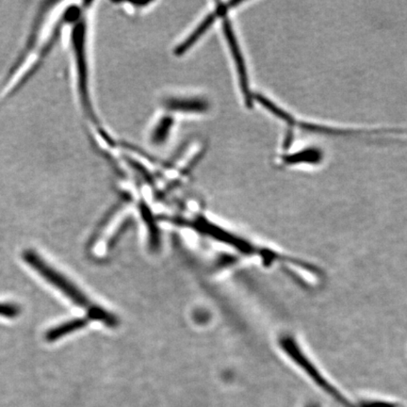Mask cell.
I'll return each mask as SVG.
<instances>
[{
  "label": "cell",
  "mask_w": 407,
  "mask_h": 407,
  "mask_svg": "<svg viewBox=\"0 0 407 407\" xmlns=\"http://www.w3.org/2000/svg\"><path fill=\"white\" fill-rule=\"evenodd\" d=\"M23 256L30 267L36 271L42 278H45V280L62 291L73 303L82 306V308H90V304L86 296L69 279L55 270L47 261L42 260L41 256L38 255L34 251L27 250Z\"/></svg>",
  "instance_id": "cell-2"
},
{
  "label": "cell",
  "mask_w": 407,
  "mask_h": 407,
  "mask_svg": "<svg viewBox=\"0 0 407 407\" xmlns=\"http://www.w3.org/2000/svg\"><path fill=\"white\" fill-rule=\"evenodd\" d=\"M168 109L175 110V112H203L207 109L208 105L203 100L195 99V98H181V99L168 100Z\"/></svg>",
  "instance_id": "cell-7"
},
{
  "label": "cell",
  "mask_w": 407,
  "mask_h": 407,
  "mask_svg": "<svg viewBox=\"0 0 407 407\" xmlns=\"http://www.w3.org/2000/svg\"><path fill=\"white\" fill-rule=\"evenodd\" d=\"M82 15L75 20L73 27L71 44L75 68H77V89H79L80 100L85 112L92 116V107L90 106L89 86H88L86 20Z\"/></svg>",
  "instance_id": "cell-1"
},
{
  "label": "cell",
  "mask_w": 407,
  "mask_h": 407,
  "mask_svg": "<svg viewBox=\"0 0 407 407\" xmlns=\"http://www.w3.org/2000/svg\"><path fill=\"white\" fill-rule=\"evenodd\" d=\"M195 226H197V230L201 232L208 234V235L212 236L213 238H218L219 241L228 243V245L237 248L241 252L251 254L255 251V249L246 241L236 238L235 236L230 235V234L225 232L220 228L211 225L210 223L206 222V221H198L197 223H195Z\"/></svg>",
  "instance_id": "cell-4"
},
{
  "label": "cell",
  "mask_w": 407,
  "mask_h": 407,
  "mask_svg": "<svg viewBox=\"0 0 407 407\" xmlns=\"http://www.w3.org/2000/svg\"><path fill=\"white\" fill-rule=\"evenodd\" d=\"M21 310L17 305L14 304L0 303V316L8 319L16 318Z\"/></svg>",
  "instance_id": "cell-10"
},
{
  "label": "cell",
  "mask_w": 407,
  "mask_h": 407,
  "mask_svg": "<svg viewBox=\"0 0 407 407\" xmlns=\"http://www.w3.org/2000/svg\"><path fill=\"white\" fill-rule=\"evenodd\" d=\"M221 12H222V8H220V9L217 10L215 12H213V14L208 15V16L201 22V24L197 27V29H195V32H192V34H190L182 44L178 45L177 49H175V54L178 55V56H181V55H184L188 49H192L193 45H195V42L202 37V35L205 34L206 32H208V29L212 26L213 23L215 22L218 14H220Z\"/></svg>",
  "instance_id": "cell-5"
},
{
  "label": "cell",
  "mask_w": 407,
  "mask_h": 407,
  "mask_svg": "<svg viewBox=\"0 0 407 407\" xmlns=\"http://www.w3.org/2000/svg\"><path fill=\"white\" fill-rule=\"evenodd\" d=\"M321 158L320 151L308 148L295 154L285 156L283 162L286 164H296V163H318Z\"/></svg>",
  "instance_id": "cell-8"
},
{
  "label": "cell",
  "mask_w": 407,
  "mask_h": 407,
  "mask_svg": "<svg viewBox=\"0 0 407 407\" xmlns=\"http://www.w3.org/2000/svg\"><path fill=\"white\" fill-rule=\"evenodd\" d=\"M173 120L170 117H163L156 125L152 133V142L155 145H162L169 137Z\"/></svg>",
  "instance_id": "cell-9"
},
{
  "label": "cell",
  "mask_w": 407,
  "mask_h": 407,
  "mask_svg": "<svg viewBox=\"0 0 407 407\" xmlns=\"http://www.w3.org/2000/svg\"><path fill=\"white\" fill-rule=\"evenodd\" d=\"M88 320L86 319H75V320L66 321V323L60 324L56 328H51L45 334V338L49 343L56 341L62 336L71 334L72 332L79 330L86 326Z\"/></svg>",
  "instance_id": "cell-6"
},
{
  "label": "cell",
  "mask_w": 407,
  "mask_h": 407,
  "mask_svg": "<svg viewBox=\"0 0 407 407\" xmlns=\"http://www.w3.org/2000/svg\"><path fill=\"white\" fill-rule=\"evenodd\" d=\"M306 407H320V406H319L318 404H308V406H306Z\"/></svg>",
  "instance_id": "cell-11"
},
{
  "label": "cell",
  "mask_w": 407,
  "mask_h": 407,
  "mask_svg": "<svg viewBox=\"0 0 407 407\" xmlns=\"http://www.w3.org/2000/svg\"><path fill=\"white\" fill-rule=\"evenodd\" d=\"M223 34L225 35L226 41H227L228 45H230L231 54H232L233 59L235 60L241 89L243 90L245 104L247 105L248 108H252L254 98L252 94H251L250 86H249L245 60H243V54L241 53L240 47H238L237 39H236L232 27H231L230 20L227 18H223Z\"/></svg>",
  "instance_id": "cell-3"
}]
</instances>
